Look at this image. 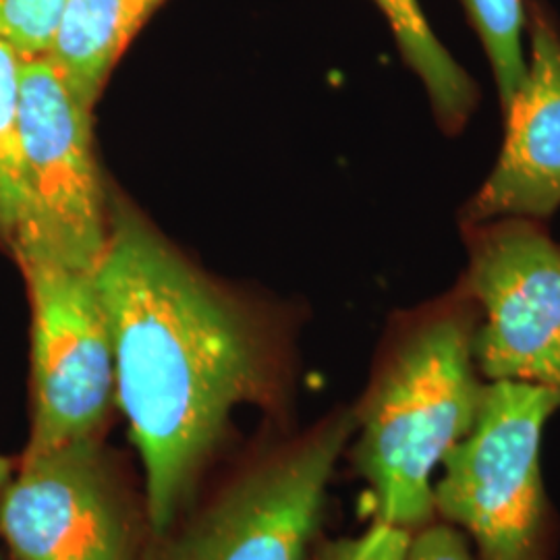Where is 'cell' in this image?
Here are the masks:
<instances>
[{
    "label": "cell",
    "mask_w": 560,
    "mask_h": 560,
    "mask_svg": "<svg viewBox=\"0 0 560 560\" xmlns=\"http://www.w3.org/2000/svg\"><path fill=\"white\" fill-rule=\"evenodd\" d=\"M113 337L117 402L145 476V513L166 536L233 413L282 395L279 340L258 312L208 279L127 201L94 270Z\"/></svg>",
    "instance_id": "cell-1"
},
{
    "label": "cell",
    "mask_w": 560,
    "mask_h": 560,
    "mask_svg": "<svg viewBox=\"0 0 560 560\" xmlns=\"http://www.w3.org/2000/svg\"><path fill=\"white\" fill-rule=\"evenodd\" d=\"M478 305L460 291L409 322L388 347L355 423V463L376 517L407 532L434 513L432 474L469 432L483 384L474 353Z\"/></svg>",
    "instance_id": "cell-2"
},
{
    "label": "cell",
    "mask_w": 560,
    "mask_h": 560,
    "mask_svg": "<svg viewBox=\"0 0 560 560\" xmlns=\"http://www.w3.org/2000/svg\"><path fill=\"white\" fill-rule=\"evenodd\" d=\"M560 393L532 382L483 384L469 432L444 457L434 506L463 525L483 560H536L544 527L540 442Z\"/></svg>",
    "instance_id": "cell-3"
},
{
    "label": "cell",
    "mask_w": 560,
    "mask_h": 560,
    "mask_svg": "<svg viewBox=\"0 0 560 560\" xmlns=\"http://www.w3.org/2000/svg\"><path fill=\"white\" fill-rule=\"evenodd\" d=\"M20 92L23 219L11 252L36 247L96 270L108 241L110 196L94 154V106L48 55L23 60Z\"/></svg>",
    "instance_id": "cell-4"
},
{
    "label": "cell",
    "mask_w": 560,
    "mask_h": 560,
    "mask_svg": "<svg viewBox=\"0 0 560 560\" xmlns=\"http://www.w3.org/2000/svg\"><path fill=\"white\" fill-rule=\"evenodd\" d=\"M32 305V434L25 453L102 439L117 400L113 337L94 270L13 252Z\"/></svg>",
    "instance_id": "cell-5"
},
{
    "label": "cell",
    "mask_w": 560,
    "mask_h": 560,
    "mask_svg": "<svg viewBox=\"0 0 560 560\" xmlns=\"http://www.w3.org/2000/svg\"><path fill=\"white\" fill-rule=\"evenodd\" d=\"M353 413H339L245 467L162 550L161 560H305Z\"/></svg>",
    "instance_id": "cell-6"
},
{
    "label": "cell",
    "mask_w": 560,
    "mask_h": 560,
    "mask_svg": "<svg viewBox=\"0 0 560 560\" xmlns=\"http://www.w3.org/2000/svg\"><path fill=\"white\" fill-rule=\"evenodd\" d=\"M469 268L463 287L483 312L474 353L490 381L560 393V247L536 221L463 226Z\"/></svg>",
    "instance_id": "cell-7"
},
{
    "label": "cell",
    "mask_w": 560,
    "mask_h": 560,
    "mask_svg": "<svg viewBox=\"0 0 560 560\" xmlns=\"http://www.w3.org/2000/svg\"><path fill=\"white\" fill-rule=\"evenodd\" d=\"M0 532L15 560H138V517L102 439L23 453Z\"/></svg>",
    "instance_id": "cell-8"
},
{
    "label": "cell",
    "mask_w": 560,
    "mask_h": 560,
    "mask_svg": "<svg viewBox=\"0 0 560 560\" xmlns=\"http://www.w3.org/2000/svg\"><path fill=\"white\" fill-rule=\"evenodd\" d=\"M532 57L509 106L501 156L460 212L463 226L499 219L540 221L560 206V34L540 4L529 7Z\"/></svg>",
    "instance_id": "cell-9"
},
{
    "label": "cell",
    "mask_w": 560,
    "mask_h": 560,
    "mask_svg": "<svg viewBox=\"0 0 560 560\" xmlns=\"http://www.w3.org/2000/svg\"><path fill=\"white\" fill-rule=\"evenodd\" d=\"M164 0H67L48 57L92 106L122 52Z\"/></svg>",
    "instance_id": "cell-10"
},
{
    "label": "cell",
    "mask_w": 560,
    "mask_h": 560,
    "mask_svg": "<svg viewBox=\"0 0 560 560\" xmlns=\"http://www.w3.org/2000/svg\"><path fill=\"white\" fill-rule=\"evenodd\" d=\"M374 4L388 21L402 59L423 83L442 129L460 131L480 98L474 80L436 38L418 0H374Z\"/></svg>",
    "instance_id": "cell-11"
},
{
    "label": "cell",
    "mask_w": 560,
    "mask_h": 560,
    "mask_svg": "<svg viewBox=\"0 0 560 560\" xmlns=\"http://www.w3.org/2000/svg\"><path fill=\"white\" fill-rule=\"evenodd\" d=\"M23 57L0 38V241L11 249L23 219L20 85Z\"/></svg>",
    "instance_id": "cell-12"
},
{
    "label": "cell",
    "mask_w": 560,
    "mask_h": 560,
    "mask_svg": "<svg viewBox=\"0 0 560 560\" xmlns=\"http://www.w3.org/2000/svg\"><path fill=\"white\" fill-rule=\"evenodd\" d=\"M474 23L486 55L490 60L502 113L520 94L527 75V60L523 55V27L527 23L521 0H460Z\"/></svg>",
    "instance_id": "cell-13"
},
{
    "label": "cell",
    "mask_w": 560,
    "mask_h": 560,
    "mask_svg": "<svg viewBox=\"0 0 560 560\" xmlns=\"http://www.w3.org/2000/svg\"><path fill=\"white\" fill-rule=\"evenodd\" d=\"M67 0H0V38L23 59L50 52Z\"/></svg>",
    "instance_id": "cell-14"
},
{
    "label": "cell",
    "mask_w": 560,
    "mask_h": 560,
    "mask_svg": "<svg viewBox=\"0 0 560 560\" xmlns=\"http://www.w3.org/2000/svg\"><path fill=\"white\" fill-rule=\"evenodd\" d=\"M411 532L376 521L363 536L335 541L320 560H407Z\"/></svg>",
    "instance_id": "cell-15"
},
{
    "label": "cell",
    "mask_w": 560,
    "mask_h": 560,
    "mask_svg": "<svg viewBox=\"0 0 560 560\" xmlns=\"http://www.w3.org/2000/svg\"><path fill=\"white\" fill-rule=\"evenodd\" d=\"M407 560H474V557L459 532L446 525H432L411 538Z\"/></svg>",
    "instance_id": "cell-16"
},
{
    "label": "cell",
    "mask_w": 560,
    "mask_h": 560,
    "mask_svg": "<svg viewBox=\"0 0 560 560\" xmlns=\"http://www.w3.org/2000/svg\"><path fill=\"white\" fill-rule=\"evenodd\" d=\"M11 469H13L11 460L0 455V492H2V488L7 486V481L11 480Z\"/></svg>",
    "instance_id": "cell-17"
}]
</instances>
